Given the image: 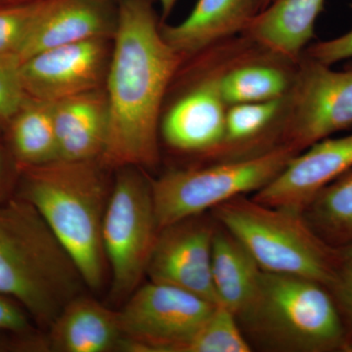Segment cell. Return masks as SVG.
<instances>
[{"label": "cell", "instance_id": "6da1fadb", "mask_svg": "<svg viewBox=\"0 0 352 352\" xmlns=\"http://www.w3.org/2000/svg\"><path fill=\"white\" fill-rule=\"evenodd\" d=\"M107 71L108 133L99 157L110 168L159 162L160 113L182 55L164 39L151 0H120Z\"/></svg>", "mask_w": 352, "mask_h": 352}, {"label": "cell", "instance_id": "30bf717a", "mask_svg": "<svg viewBox=\"0 0 352 352\" xmlns=\"http://www.w3.org/2000/svg\"><path fill=\"white\" fill-rule=\"evenodd\" d=\"M196 215L164 227L156 243L146 275L150 281L179 287L217 303L212 284V241L217 221Z\"/></svg>", "mask_w": 352, "mask_h": 352}, {"label": "cell", "instance_id": "ffe728a7", "mask_svg": "<svg viewBox=\"0 0 352 352\" xmlns=\"http://www.w3.org/2000/svg\"><path fill=\"white\" fill-rule=\"evenodd\" d=\"M11 143L14 155L25 168L59 160L52 102L27 97L12 119Z\"/></svg>", "mask_w": 352, "mask_h": 352}, {"label": "cell", "instance_id": "9a60e30c", "mask_svg": "<svg viewBox=\"0 0 352 352\" xmlns=\"http://www.w3.org/2000/svg\"><path fill=\"white\" fill-rule=\"evenodd\" d=\"M59 160H99L108 133V102L101 88L52 102Z\"/></svg>", "mask_w": 352, "mask_h": 352}, {"label": "cell", "instance_id": "d6986e66", "mask_svg": "<svg viewBox=\"0 0 352 352\" xmlns=\"http://www.w3.org/2000/svg\"><path fill=\"white\" fill-rule=\"evenodd\" d=\"M261 268L242 243L217 222L212 252V284L219 305L237 315L251 300Z\"/></svg>", "mask_w": 352, "mask_h": 352}, {"label": "cell", "instance_id": "8fae6325", "mask_svg": "<svg viewBox=\"0 0 352 352\" xmlns=\"http://www.w3.org/2000/svg\"><path fill=\"white\" fill-rule=\"evenodd\" d=\"M107 38L87 39L25 60L21 76L28 97L54 102L100 88L109 66Z\"/></svg>", "mask_w": 352, "mask_h": 352}, {"label": "cell", "instance_id": "44dd1931", "mask_svg": "<svg viewBox=\"0 0 352 352\" xmlns=\"http://www.w3.org/2000/svg\"><path fill=\"white\" fill-rule=\"evenodd\" d=\"M326 244L338 249L352 243V168L314 197L302 212Z\"/></svg>", "mask_w": 352, "mask_h": 352}, {"label": "cell", "instance_id": "7402d4cb", "mask_svg": "<svg viewBox=\"0 0 352 352\" xmlns=\"http://www.w3.org/2000/svg\"><path fill=\"white\" fill-rule=\"evenodd\" d=\"M217 85L226 105L284 98L291 82L283 69L268 64H245L217 75Z\"/></svg>", "mask_w": 352, "mask_h": 352}, {"label": "cell", "instance_id": "ac0fdd59", "mask_svg": "<svg viewBox=\"0 0 352 352\" xmlns=\"http://www.w3.org/2000/svg\"><path fill=\"white\" fill-rule=\"evenodd\" d=\"M50 344L59 352H108L124 339L119 314L82 295L67 303L50 327Z\"/></svg>", "mask_w": 352, "mask_h": 352}, {"label": "cell", "instance_id": "e0dca14e", "mask_svg": "<svg viewBox=\"0 0 352 352\" xmlns=\"http://www.w3.org/2000/svg\"><path fill=\"white\" fill-rule=\"evenodd\" d=\"M325 0H273L251 21L245 34L264 50L298 61L314 36Z\"/></svg>", "mask_w": 352, "mask_h": 352}, {"label": "cell", "instance_id": "cb8c5ba5", "mask_svg": "<svg viewBox=\"0 0 352 352\" xmlns=\"http://www.w3.org/2000/svg\"><path fill=\"white\" fill-rule=\"evenodd\" d=\"M286 98L287 96L275 100L229 106L226 111V138L219 152L250 142L263 134L279 117Z\"/></svg>", "mask_w": 352, "mask_h": 352}, {"label": "cell", "instance_id": "83f0119b", "mask_svg": "<svg viewBox=\"0 0 352 352\" xmlns=\"http://www.w3.org/2000/svg\"><path fill=\"white\" fill-rule=\"evenodd\" d=\"M307 57L319 63L332 65L352 58V30L330 41H319L307 48Z\"/></svg>", "mask_w": 352, "mask_h": 352}, {"label": "cell", "instance_id": "e575fe53", "mask_svg": "<svg viewBox=\"0 0 352 352\" xmlns=\"http://www.w3.org/2000/svg\"><path fill=\"white\" fill-rule=\"evenodd\" d=\"M1 170H2V160H1V156H0V177H1Z\"/></svg>", "mask_w": 352, "mask_h": 352}, {"label": "cell", "instance_id": "484cf974", "mask_svg": "<svg viewBox=\"0 0 352 352\" xmlns=\"http://www.w3.org/2000/svg\"><path fill=\"white\" fill-rule=\"evenodd\" d=\"M21 65L16 53H0V120H12L27 99Z\"/></svg>", "mask_w": 352, "mask_h": 352}, {"label": "cell", "instance_id": "3957f363", "mask_svg": "<svg viewBox=\"0 0 352 352\" xmlns=\"http://www.w3.org/2000/svg\"><path fill=\"white\" fill-rule=\"evenodd\" d=\"M25 168L22 198L69 252L85 286L98 291L107 266L102 227L111 193L100 162L57 160Z\"/></svg>", "mask_w": 352, "mask_h": 352}, {"label": "cell", "instance_id": "2e32d148", "mask_svg": "<svg viewBox=\"0 0 352 352\" xmlns=\"http://www.w3.org/2000/svg\"><path fill=\"white\" fill-rule=\"evenodd\" d=\"M258 12V0H198L182 22L161 28L182 56L195 54L217 41L245 32Z\"/></svg>", "mask_w": 352, "mask_h": 352}, {"label": "cell", "instance_id": "7c38bea8", "mask_svg": "<svg viewBox=\"0 0 352 352\" xmlns=\"http://www.w3.org/2000/svg\"><path fill=\"white\" fill-rule=\"evenodd\" d=\"M352 168V134L325 138L296 154L263 189L252 194L264 205L302 214L329 183Z\"/></svg>", "mask_w": 352, "mask_h": 352}, {"label": "cell", "instance_id": "4316f807", "mask_svg": "<svg viewBox=\"0 0 352 352\" xmlns=\"http://www.w3.org/2000/svg\"><path fill=\"white\" fill-rule=\"evenodd\" d=\"M342 317L346 333V351L352 352V266L342 263L329 288Z\"/></svg>", "mask_w": 352, "mask_h": 352}, {"label": "cell", "instance_id": "7a4b0ae2", "mask_svg": "<svg viewBox=\"0 0 352 352\" xmlns=\"http://www.w3.org/2000/svg\"><path fill=\"white\" fill-rule=\"evenodd\" d=\"M85 286L69 252L21 198L0 205V294L50 329ZM87 287V286H85Z\"/></svg>", "mask_w": 352, "mask_h": 352}, {"label": "cell", "instance_id": "5b68a950", "mask_svg": "<svg viewBox=\"0 0 352 352\" xmlns=\"http://www.w3.org/2000/svg\"><path fill=\"white\" fill-rule=\"evenodd\" d=\"M210 212L247 248L261 270L332 286L342 264L339 252L316 235L300 212L264 205L247 195Z\"/></svg>", "mask_w": 352, "mask_h": 352}, {"label": "cell", "instance_id": "ba28073f", "mask_svg": "<svg viewBox=\"0 0 352 352\" xmlns=\"http://www.w3.org/2000/svg\"><path fill=\"white\" fill-rule=\"evenodd\" d=\"M119 314L120 351L182 352L217 303L173 285L150 281L129 296Z\"/></svg>", "mask_w": 352, "mask_h": 352}, {"label": "cell", "instance_id": "52a82bcc", "mask_svg": "<svg viewBox=\"0 0 352 352\" xmlns=\"http://www.w3.org/2000/svg\"><path fill=\"white\" fill-rule=\"evenodd\" d=\"M159 231L151 182L133 166L120 168L102 227L113 298H127L138 288Z\"/></svg>", "mask_w": 352, "mask_h": 352}, {"label": "cell", "instance_id": "836d02e7", "mask_svg": "<svg viewBox=\"0 0 352 352\" xmlns=\"http://www.w3.org/2000/svg\"><path fill=\"white\" fill-rule=\"evenodd\" d=\"M6 349H9L8 346H6L2 340H0V351H6Z\"/></svg>", "mask_w": 352, "mask_h": 352}, {"label": "cell", "instance_id": "277c9868", "mask_svg": "<svg viewBox=\"0 0 352 352\" xmlns=\"http://www.w3.org/2000/svg\"><path fill=\"white\" fill-rule=\"evenodd\" d=\"M252 349L274 352L346 349V333L332 294L293 275L261 272L251 300L236 315Z\"/></svg>", "mask_w": 352, "mask_h": 352}, {"label": "cell", "instance_id": "f546056e", "mask_svg": "<svg viewBox=\"0 0 352 352\" xmlns=\"http://www.w3.org/2000/svg\"><path fill=\"white\" fill-rule=\"evenodd\" d=\"M337 250L342 263L352 266V243H351V244L338 248Z\"/></svg>", "mask_w": 352, "mask_h": 352}, {"label": "cell", "instance_id": "8992f818", "mask_svg": "<svg viewBox=\"0 0 352 352\" xmlns=\"http://www.w3.org/2000/svg\"><path fill=\"white\" fill-rule=\"evenodd\" d=\"M296 154L294 148L279 144L252 156L164 173L151 182L160 230L210 212L236 197L256 193L270 184Z\"/></svg>", "mask_w": 352, "mask_h": 352}, {"label": "cell", "instance_id": "4dcf8cb0", "mask_svg": "<svg viewBox=\"0 0 352 352\" xmlns=\"http://www.w3.org/2000/svg\"><path fill=\"white\" fill-rule=\"evenodd\" d=\"M41 1H45V0H0V8L27 6V4L38 3Z\"/></svg>", "mask_w": 352, "mask_h": 352}, {"label": "cell", "instance_id": "5bb4252c", "mask_svg": "<svg viewBox=\"0 0 352 352\" xmlns=\"http://www.w3.org/2000/svg\"><path fill=\"white\" fill-rule=\"evenodd\" d=\"M111 0H48L18 52L21 61L43 51L115 32L117 13Z\"/></svg>", "mask_w": 352, "mask_h": 352}, {"label": "cell", "instance_id": "9c48e42d", "mask_svg": "<svg viewBox=\"0 0 352 352\" xmlns=\"http://www.w3.org/2000/svg\"><path fill=\"white\" fill-rule=\"evenodd\" d=\"M300 65L280 143L298 153L352 126V68L335 71L308 57Z\"/></svg>", "mask_w": 352, "mask_h": 352}, {"label": "cell", "instance_id": "4fadbf2b", "mask_svg": "<svg viewBox=\"0 0 352 352\" xmlns=\"http://www.w3.org/2000/svg\"><path fill=\"white\" fill-rule=\"evenodd\" d=\"M226 111L217 75L208 76L168 111L162 122V135L178 151L219 152L226 138Z\"/></svg>", "mask_w": 352, "mask_h": 352}, {"label": "cell", "instance_id": "f1b7e54d", "mask_svg": "<svg viewBox=\"0 0 352 352\" xmlns=\"http://www.w3.org/2000/svg\"><path fill=\"white\" fill-rule=\"evenodd\" d=\"M28 312L19 303L0 294V332L23 335L31 331Z\"/></svg>", "mask_w": 352, "mask_h": 352}, {"label": "cell", "instance_id": "603a6c76", "mask_svg": "<svg viewBox=\"0 0 352 352\" xmlns=\"http://www.w3.org/2000/svg\"><path fill=\"white\" fill-rule=\"evenodd\" d=\"M252 349L245 339L237 317L222 305H215L182 352H250Z\"/></svg>", "mask_w": 352, "mask_h": 352}, {"label": "cell", "instance_id": "d4e9b609", "mask_svg": "<svg viewBox=\"0 0 352 352\" xmlns=\"http://www.w3.org/2000/svg\"><path fill=\"white\" fill-rule=\"evenodd\" d=\"M47 1L0 8V53L18 54Z\"/></svg>", "mask_w": 352, "mask_h": 352}, {"label": "cell", "instance_id": "d6a6232c", "mask_svg": "<svg viewBox=\"0 0 352 352\" xmlns=\"http://www.w3.org/2000/svg\"><path fill=\"white\" fill-rule=\"evenodd\" d=\"M272 1L273 0H258V12L270 6Z\"/></svg>", "mask_w": 352, "mask_h": 352}, {"label": "cell", "instance_id": "1f68e13d", "mask_svg": "<svg viewBox=\"0 0 352 352\" xmlns=\"http://www.w3.org/2000/svg\"><path fill=\"white\" fill-rule=\"evenodd\" d=\"M176 2H177V0H160L162 9V17H163V20L173 12Z\"/></svg>", "mask_w": 352, "mask_h": 352}]
</instances>
